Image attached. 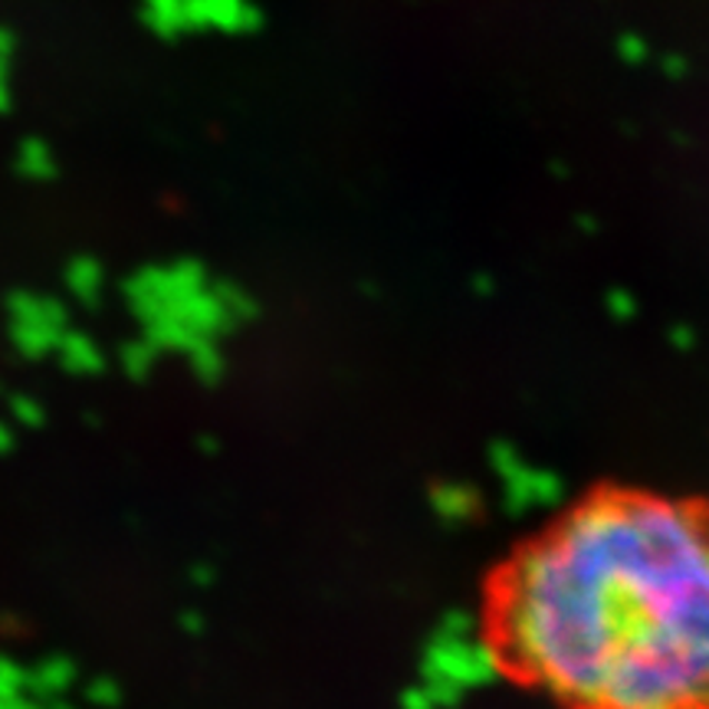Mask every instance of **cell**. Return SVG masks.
Instances as JSON below:
<instances>
[{
	"label": "cell",
	"mask_w": 709,
	"mask_h": 709,
	"mask_svg": "<svg viewBox=\"0 0 709 709\" xmlns=\"http://www.w3.org/2000/svg\"><path fill=\"white\" fill-rule=\"evenodd\" d=\"M477 635L549 709H709V497L581 490L499 552Z\"/></svg>",
	"instance_id": "6da1fadb"
},
{
	"label": "cell",
	"mask_w": 709,
	"mask_h": 709,
	"mask_svg": "<svg viewBox=\"0 0 709 709\" xmlns=\"http://www.w3.org/2000/svg\"><path fill=\"white\" fill-rule=\"evenodd\" d=\"M10 336L23 354H43L60 346L67 336V312L57 299L37 292H10L7 296Z\"/></svg>",
	"instance_id": "7a4b0ae2"
},
{
	"label": "cell",
	"mask_w": 709,
	"mask_h": 709,
	"mask_svg": "<svg viewBox=\"0 0 709 709\" xmlns=\"http://www.w3.org/2000/svg\"><path fill=\"white\" fill-rule=\"evenodd\" d=\"M184 23L188 33H257L263 27V10L253 0H184Z\"/></svg>",
	"instance_id": "3957f363"
},
{
	"label": "cell",
	"mask_w": 709,
	"mask_h": 709,
	"mask_svg": "<svg viewBox=\"0 0 709 709\" xmlns=\"http://www.w3.org/2000/svg\"><path fill=\"white\" fill-rule=\"evenodd\" d=\"M13 168H17V174H20V178L37 181V184L53 181V178L60 174L57 151L50 148L47 139H40V136H27V139H20L17 151H13Z\"/></svg>",
	"instance_id": "277c9868"
},
{
	"label": "cell",
	"mask_w": 709,
	"mask_h": 709,
	"mask_svg": "<svg viewBox=\"0 0 709 709\" xmlns=\"http://www.w3.org/2000/svg\"><path fill=\"white\" fill-rule=\"evenodd\" d=\"M142 20L144 27L161 40H174V37L188 33L184 0H142Z\"/></svg>",
	"instance_id": "5b68a950"
},
{
	"label": "cell",
	"mask_w": 709,
	"mask_h": 709,
	"mask_svg": "<svg viewBox=\"0 0 709 709\" xmlns=\"http://www.w3.org/2000/svg\"><path fill=\"white\" fill-rule=\"evenodd\" d=\"M63 280L79 302H96L102 296V286H106V270L92 257H76V260H70Z\"/></svg>",
	"instance_id": "8992f818"
},
{
	"label": "cell",
	"mask_w": 709,
	"mask_h": 709,
	"mask_svg": "<svg viewBox=\"0 0 709 709\" xmlns=\"http://www.w3.org/2000/svg\"><path fill=\"white\" fill-rule=\"evenodd\" d=\"M60 354H63V361H67V368L72 371H96L99 365H102V354L96 349V342L92 339H86V336H76V332H67L63 339H60Z\"/></svg>",
	"instance_id": "52a82bcc"
},
{
	"label": "cell",
	"mask_w": 709,
	"mask_h": 709,
	"mask_svg": "<svg viewBox=\"0 0 709 709\" xmlns=\"http://www.w3.org/2000/svg\"><path fill=\"white\" fill-rule=\"evenodd\" d=\"M13 57H17V33H13L10 27H3V23H0V67H7V70H10Z\"/></svg>",
	"instance_id": "ba28073f"
},
{
	"label": "cell",
	"mask_w": 709,
	"mask_h": 709,
	"mask_svg": "<svg viewBox=\"0 0 709 709\" xmlns=\"http://www.w3.org/2000/svg\"><path fill=\"white\" fill-rule=\"evenodd\" d=\"M10 70L7 67H0V112H7L10 109Z\"/></svg>",
	"instance_id": "9c48e42d"
}]
</instances>
